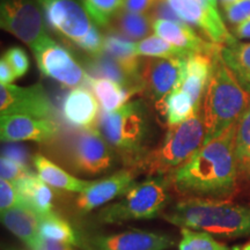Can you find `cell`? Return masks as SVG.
Segmentation results:
<instances>
[{"instance_id":"18","label":"cell","mask_w":250,"mask_h":250,"mask_svg":"<svg viewBox=\"0 0 250 250\" xmlns=\"http://www.w3.org/2000/svg\"><path fill=\"white\" fill-rule=\"evenodd\" d=\"M62 115L65 122L74 127H95L99 103L95 95L85 86L73 88L62 100Z\"/></svg>"},{"instance_id":"12","label":"cell","mask_w":250,"mask_h":250,"mask_svg":"<svg viewBox=\"0 0 250 250\" xmlns=\"http://www.w3.org/2000/svg\"><path fill=\"white\" fill-rule=\"evenodd\" d=\"M174 246V239L167 234L132 228L121 233L83 237L80 248L83 250H167Z\"/></svg>"},{"instance_id":"16","label":"cell","mask_w":250,"mask_h":250,"mask_svg":"<svg viewBox=\"0 0 250 250\" xmlns=\"http://www.w3.org/2000/svg\"><path fill=\"white\" fill-rule=\"evenodd\" d=\"M58 124L51 118L2 115L0 120V136L2 142L6 143H49L58 136Z\"/></svg>"},{"instance_id":"13","label":"cell","mask_w":250,"mask_h":250,"mask_svg":"<svg viewBox=\"0 0 250 250\" xmlns=\"http://www.w3.org/2000/svg\"><path fill=\"white\" fill-rule=\"evenodd\" d=\"M168 2L184 22L201 29L212 43L228 45L236 42L235 37L225 26L218 8H214L206 0H168Z\"/></svg>"},{"instance_id":"25","label":"cell","mask_w":250,"mask_h":250,"mask_svg":"<svg viewBox=\"0 0 250 250\" xmlns=\"http://www.w3.org/2000/svg\"><path fill=\"white\" fill-rule=\"evenodd\" d=\"M89 87L101 104L102 110L105 112H112L123 107L129 102L131 96L134 95L126 87L104 78L92 77Z\"/></svg>"},{"instance_id":"38","label":"cell","mask_w":250,"mask_h":250,"mask_svg":"<svg viewBox=\"0 0 250 250\" xmlns=\"http://www.w3.org/2000/svg\"><path fill=\"white\" fill-rule=\"evenodd\" d=\"M77 45L83 51L88 52L90 56H98L103 52L104 37L101 35L98 28L94 26L87 35L77 43Z\"/></svg>"},{"instance_id":"26","label":"cell","mask_w":250,"mask_h":250,"mask_svg":"<svg viewBox=\"0 0 250 250\" xmlns=\"http://www.w3.org/2000/svg\"><path fill=\"white\" fill-rule=\"evenodd\" d=\"M220 56L234 77L250 95V43H232L223 45Z\"/></svg>"},{"instance_id":"35","label":"cell","mask_w":250,"mask_h":250,"mask_svg":"<svg viewBox=\"0 0 250 250\" xmlns=\"http://www.w3.org/2000/svg\"><path fill=\"white\" fill-rule=\"evenodd\" d=\"M24 203L26 202L19 193L13 182L4 179L0 180V210L1 212L7 211L17 205L24 204Z\"/></svg>"},{"instance_id":"10","label":"cell","mask_w":250,"mask_h":250,"mask_svg":"<svg viewBox=\"0 0 250 250\" xmlns=\"http://www.w3.org/2000/svg\"><path fill=\"white\" fill-rule=\"evenodd\" d=\"M49 26L73 43L79 42L95 26L83 0H37Z\"/></svg>"},{"instance_id":"31","label":"cell","mask_w":250,"mask_h":250,"mask_svg":"<svg viewBox=\"0 0 250 250\" xmlns=\"http://www.w3.org/2000/svg\"><path fill=\"white\" fill-rule=\"evenodd\" d=\"M134 45L136 42L110 33L104 36L103 51L120 61L129 70L139 73L140 61L134 52Z\"/></svg>"},{"instance_id":"22","label":"cell","mask_w":250,"mask_h":250,"mask_svg":"<svg viewBox=\"0 0 250 250\" xmlns=\"http://www.w3.org/2000/svg\"><path fill=\"white\" fill-rule=\"evenodd\" d=\"M33 164L41 179L56 189L81 193L92 183V181L81 180L73 176L42 154L34 155Z\"/></svg>"},{"instance_id":"21","label":"cell","mask_w":250,"mask_h":250,"mask_svg":"<svg viewBox=\"0 0 250 250\" xmlns=\"http://www.w3.org/2000/svg\"><path fill=\"white\" fill-rule=\"evenodd\" d=\"M92 57L87 62V67L96 78H104L121 83L129 88L133 94L143 93L139 73L129 70L120 61L105 54L104 51Z\"/></svg>"},{"instance_id":"40","label":"cell","mask_w":250,"mask_h":250,"mask_svg":"<svg viewBox=\"0 0 250 250\" xmlns=\"http://www.w3.org/2000/svg\"><path fill=\"white\" fill-rule=\"evenodd\" d=\"M14 80H17V77H15L13 68L2 56L0 61V83L1 85H12Z\"/></svg>"},{"instance_id":"9","label":"cell","mask_w":250,"mask_h":250,"mask_svg":"<svg viewBox=\"0 0 250 250\" xmlns=\"http://www.w3.org/2000/svg\"><path fill=\"white\" fill-rule=\"evenodd\" d=\"M115 162V149L95 127L83 129L73 140L71 164L78 173L96 176L110 170Z\"/></svg>"},{"instance_id":"6","label":"cell","mask_w":250,"mask_h":250,"mask_svg":"<svg viewBox=\"0 0 250 250\" xmlns=\"http://www.w3.org/2000/svg\"><path fill=\"white\" fill-rule=\"evenodd\" d=\"M169 188L168 176H147L134 183L118 201L100 208L96 221L101 225H120L161 217L170 199Z\"/></svg>"},{"instance_id":"11","label":"cell","mask_w":250,"mask_h":250,"mask_svg":"<svg viewBox=\"0 0 250 250\" xmlns=\"http://www.w3.org/2000/svg\"><path fill=\"white\" fill-rule=\"evenodd\" d=\"M186 59L147 58L140 61L139 79L142 90L160 110L162 103L176 88L182 78Z\"/></svg>"},{"instance_id":"2","label":"cell","mask_w":250,"mask_h":250,"mask_svg":"<svg viewBox=\"0 0 250 250\" xmlns=\"http://www.w3.org/2000/svg\"><path fill=\"white\" fill-rule=\"evenodd\" d=\"M161 217L174 226L204 230L226 239L250 236V206L228 199L183 198Z\"/></svg>"},{"instance_id":"17","label":"cell","mask_w":250,"mask_h":250,"mask_svg":"<svg viewBox=\"0 0 250 250\" xmlns=\"http://www.w3.org/2000/svg\"><path fill=\"white\" fill-rule=\"evenodd\" d=\"M156 36L161 37L177 46L186 50L190 54H203L213 56L217 54L223 45L208 43L199 37L195 30L188 23H177L174 21L165 20V19H155L153 24Z\"/></svg>"},{"instance_id":"34","label":"cell","mask_w":250,"mask_h":250,"mask_svg":"<svg viewBox=\"0 0 250 250\" xmlns=\"http://www.w3.org/2000/svg\"><path fill=\"white\" fill-rule=\"evenodd\" d=\"M33 171L29 170L27 165L1 155V159H0V174H1V179L11 181V182L14 183L28 176Z\"/></svg>"},{"instance_id":"7","label":"cell","mask_w":250,"mask_h":250,"mask_svg":"<svg viewBox=\"0 0 250 250\" xmlns=\"http://www.w3.org/2000/svg\"><path fill=\"white\" fill-rule=\"evenodd\" d=\"M42 11L37 0H1V28L34 50L49 39Z\"/></svg>"},{"instance_id":"27","label":"cell","mask_w":250,"mask_h":250,"mask_svg":"<svg viewBox=\"0 0 250 250\" xmlns=\"http://www.w3.org/2000/svg\"><path fill=\"white\" fill-rule=\"evenodd\" d=\"M234 153L239 176L250 182V103L235 123Z\"/></svg>"},{"instance_id":"33","label":"cell","mask_w":250,"mask_h":250,"mask_svg":"<svg viewBox=\"0 0 250 250\" xmlns=\"http://www.w3.org/2000/svg\"><path fill=\"white\" fill-rule=\"evenodd\" d=\"M93 21L100 27H108L111 19L122 9L124 0H83Z\"/></svg>"},{"instance_id":"20","label":"cell","mask_w":250,"mask_h":250,"mask_svg":"<svg viewBox=\"0 0 250 250\" xmlns=\"http://www.w3.org/2000/svg\"><path fill=\"white\" fill-rule=\"evenodd\" d=\"M213 56L195 54L188 57L184 62L182 78L177 85V88L182 89L191 98L198 110H202L201 103L204 99L206 86L210 79Z\"/></svg>"},{"instance_id":"39","label":"cell","mask_w":250,"mask_h":250,"mask_svg":"<svg viewBox=\"0 0 250 250\" xmlns=\"http://www.w3.org/2000/svg\"><path fill=\"white\" fill-rule=\"evenodd\" d=\"M156 1L158 0H124L122 9L132 13L149 14Z\"/></svg>"},{"instance_id":"29","label":"cell","mask_w":250,"mask_h":250,"mask_svg":"<svg viewBox=\"0 0 250 250\" xmlns=\"http://www.w3.org/2000/svg\"><path fill=\"white\" fill-rule=\"evenodd\" d=\"M160 111L167 122L168 126L182 123L198 110L191 98L180 88H174L162 103Z\"/></svg>"},{"instance_id":"24","label":"cell","mask_w":250,"mask_h":250,"mask_svg":"<svg viewBox=\"0 0 250 250\" xmlns=\"http://www.w3.org/2000/svg\"><path fill=\"white\" fill-rule=\"evenodd\" d=\"M14 184L23 201L35 208L41 215L51 213L54 206V191L49 184L41 179L39 174L31 173L14 182Z\"/></svg>"},{"instance_id":"15","label":"cell","mask_w":250,"mask_h":250,"mask_svg":"<svg viewBox=\"0 0 250 250\" xmlns=\"http://www.w3.org/2000/svg\"><path fill=\"white\" fill-rule=\"evenodd\" d=\"M139 171L136 168L126 167L104 179L92 181L76 198L74 206L77 211L86 214L108 205V203L123 196L136 183Z\"/></svg>"},{"instance_id":"1","label":"cell","mask_w":250,"mask_h":250,"mask_svg":"<svg viewBox=\"0 0 250 250\" xmlns=\"http://www.w3.org/2000/svg\"><path fill=\"white\" fill-rule=\"evenodd\" d=\"M234 136L235 124L203 144L189 160L168 175L174 191L184 198H230L236 192L239 179Z\"/></svg>"},{"instance_id":"23","label":"cell","mask_w":250,"mask_h":250,"mask_svg":"<svg viewBox=\"0 0 250 250\" xmlns=\"http://www.w3.org/2000/svg\"><path fill=\"white\" fill-rule=\"evenodd\" d=\"M154 24V19L151 14L132 13L125 9H120L109 23V29L112 34L124 39L134 41H142L146 37L151 36Z\"/></svg>"},{"instance_id":"43","label":"cell","mask_w":250,"mask_h":250,"mask_svg":"<svg viewBox=\"0 0 250 250\" xmlns=\"http://www.w3.org/2000/svg\"><path fill=\"white\" fill-rule=\"evenodd\" d=\"M233 34H234V37H236V39H241V40L250 39V19L245 21V22L237 24V26L234 27Z\"/></svg>"},{"instance_id":"19","label":"cell","mask_w":250,"mask_h":250,"mask_svg":"<svg viewBox=\"0 0 250 250\" xmlns=\"http://www.w3.org/2000/svg\"><path fill=\"white\" fill-rule=\"evenodd\" d=\"M41 219L42 215L26 203L1 212L2 225L29 249L36 248L42 241L40 236Z\"/></svg>"},{"instance_id":"37","label":"cell","mask_w":250,"mask_h":250,"mask_svg":"<svg viewBox=\"0 0 250 250\" xmlns=\"http://www.w3.org/2000/svg\"><path fill=\"white\" fill-rule=\"evenodd\" d=\"M224 12L228 22L235 27L250 19V0H236L225 6Z\"/></svg>"},{"instance_id":"45","label":"cell","mask_w":250,"mask_h":250,"mask_svg":"<svg viewBox=\"0 0 250 250\" xmlns=\"http://www.w3.org/2000/svg\"><path fill=\"white\" fill-rule=\"evenodd\" d=\"M219 1L221 2V5H223V7H225V6H228L229 4H232V2L236 1V0H219Z\"/></svg>"},{"instance_id":"5","label":"cell","mask_w":250,"mask_h":250,"mask_svg":"<svg viewBox=\"0 0 250 250\" xmlns=\"http://www.w3.org/2000/svg\"><path fill=\"white\" fill-rule=\"evenodd\" d=\"M204 138L203 115L197 111L182 123L168 126L160 144L144 156L136 169L147 176H168L202 147Z\"/></svg>"},{"instance_id":"32","label":"cell","mask_w":250,"mask_h":250,"mask_svg":"<svg viewBox=\"0 0 250 250\" xmlns=\"http://www.w3.org/2000/svg\"><path fill=\"white\" fill-rule=\"evenodd\" d=\"M179 250H230V248L215 240L210 233L182 227Z\"/></svg>"},{"instance_id":"14","label":"cell","mask_w":250,"mask_h":250,"mask_svg":"<svg viewBox=\"0 0 250 250\" xmlns=\"http://www.w3.org/2000/svg\"><path fill=\"white\" fill-rule=\"evenodd\" d=\"M0 112L2 115H29L54 120V105L42 85L20 87L0 85Z\"/></svg>"},{"instance_id":"28","label":"cell","mask_w":250,"mask_h":250,"mask_svg":"<svg viewBox=\"0 0 250 250\" xmlns=\"http://www.w3.org/2000/svg\"><path fill=\"white\" fill-rule=\"evenodd\" d=\"M40 236L42 240L68 243L72 246H81V237L71 224L55 212L42 215L40 225Z\"/></svg>"},{"instance_id":"36","label":"cell","mask_w":250,"mask_h":250,"mask_svg":"<svg viewBox=\"0 0 250 250\" xmlns=\"http://www.w3.org/2000/svg\"><path fill=\"white\" fill-rule=\"evenodd\" d=\"M4 57L8 62V64L11 65V67L13 68L17 79L22 78L29 70V58H28L24 50L21 49L20 46L9 48L4 54Z\"/></svg>"},{"instance_id":"30","label":"cell","mask_w":250,"mask_h":250,"mask_svg":"<svg viewBox=\"0 0 250 250\" xmlns=\"http://www.w3.org/2000/svg\"><path fill=\"white\" fill-rule=\"evenodd\" d=\"M134 52L138 57L162 59H187L192 55L159 36H148L136 42Z\"/></svg>"},{"instance_id":"8","label":"cell","mask_w":250,"mask_h":250,"mask_svg":"<svg viewBox=\"0 0 250 250\" xmlns=\"http://www.w3.org/2000/svg\"><path fill=\"white\" fill-rule=\"evenodd\" d=\"M37 66L43 76L62 85L77 88L89 86L92 77L86 73L73 55L52 39H46L33 50Z\"/></svg>"},{"instance_id":"4","label":"cell","mask_w":250,"mask_h":250,"mask_svg":"<svg viewBox=\"0 0 250 250\" xmlns=\"http://www.w3.org/2000/svg\"><path fill=\"white\" fill-rule=\"evenodd\" d=\"M99 127L126 167L136 168L151 151L152 123L142 101H130L112 112L102 111Z\"/></svg>"},{"instance_id":"42","label":"cell","mask_w":250,"mask_h":250,"mask_svg":"<svg viewBox=\"0 0 250 250\" xmlns=\"http://www.w3.org/2000/svg\"><path fill=\"white\" fill-rule=\"evenodd\" d=\"M2 155L26 165V162H24L26 161V152H24V149L21 146H7V147L2 149Z\"/></svg>"},{"instance_id":"44","label":"cell","mask_w":250,"mask_h":250,"mask_svg":"<svg viewBox=\"0 0 250 250\" xmlns=\"http://www.w3.org/2000/svg\"><path fill=\"white\" fill-rule=\"evenodd\" d=\"M235 249H236V250H250V241L246 242L245 245L240 246L239 248H235Z\"/></svg>"},{"instance_id":"41","label":"cell","mask_w":250,"mask_h":250,"mask_svg":"<svg viewBox=\"0 0 250 250\" xmlns=\"http://www.w3.org/2000/svg\"><path fill=\"white\" fill-rule=\"evenodd\" d=\"M27 250H76V249H74V246L68 245V243L42 240L36 248L34 249L28 248Z\"/></svg>"},{"instance_id":"3","label":"cell","mask_w":250,"mask_h":250,"mask_svg":"<svg viewBox=\"0 0 250 250\" xmlns=\"http://www.w3.org/2000/svg\"><path fill=\"white\" fill-rule=\"evenodd\" d=\"M249 103L250 95L225 64L219 50L212 57L210 79L203 99L202 115L205 129L203 144L221 136L235 124Z\"/></svg>"},{"instance_id":"46","label":"cell","mask_w":250,"mask_h":250,"mask_svg":"<svg viewBox=\"0 0 250 250\" xmlns=\"http://www.w3.org/2000/svg\"><path fill=\"white\" fill-rule=\"evenodd\" d=\"M206 1H208L211 6H213L214 8H217V1H218V0H206Z\"/></svg>"},{"instance_id":"47","label":"cell","mask_w":250,"mask_h":250,"mask_svg":"<svg viewBox=\"0 0 250 250\" xmlns=\"http://www.w3.org/2000/svg\"><path fill=\"white\" fill-rule=\"evenodd\" d=\"M197 1H203V0H197Z\"/></svg>"}]
</instances>
